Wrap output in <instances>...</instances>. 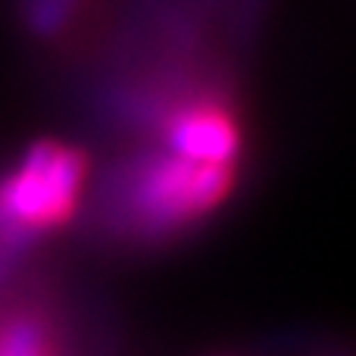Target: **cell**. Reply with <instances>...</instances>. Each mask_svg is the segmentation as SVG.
Here are the masks:
<instances>
[{"label": "cell", "mask_w": 356, "mask_h": 356, "mask_svg": "<svg viewBox=\"0 0 356 356\" xmlns=\"http://www.w3.org/2000/svg\"><path fill=\"white\" fill-rule=\"evenodd\" d=\"M81 154L54 141L35 144L22 169L0 184V238L29 247L38 232L69 219L81 188Z\"/></svg>", "instance_id": "cell-1"}, {"label": "cell", "mask_w": 356, "mask_h": 356, "mask_svg": "<svg viewBox=\"0 0 356 356\" xmlns=\"http://www.w3.org/2000/svg\"><path fill=\"white\" fill-rule=\"evenodd\" d=\"M166 141L175 156L209 166H232L238 154V131L219 104H188L166 122Z\"/></svg>", "instance_id": "cell-2"}, {"label": "cell", "mask_w": 356, "mask_h": 356, "mask_svg": "<svg viewBox=\"0 0 356 356\" xmlns=\"http://www.w3.org/2000/svg\"><path fill=\"white\" fill-rule=\"evenodd\" d=\"M75 6H79V0H25V16L38 35H50V31L66 25Z\"/></svg>", "instance_id": "cell-3"}, {"label": "cell", "mask_w": 356, "mask_h": 356, "mask_svg": "<svg viewBox=\"0 0 356 356\" xmlns=\"http://www.w3.org/2000/svg\"><path fill=\"white\" fill-rule=\"evenodd\" d=\"M22 250H25V247H19V244H13V241H3V238H0V278L10 272L13 259H16Z\"/></svg>", "instance_id": "cell-4"}]
</instances>
